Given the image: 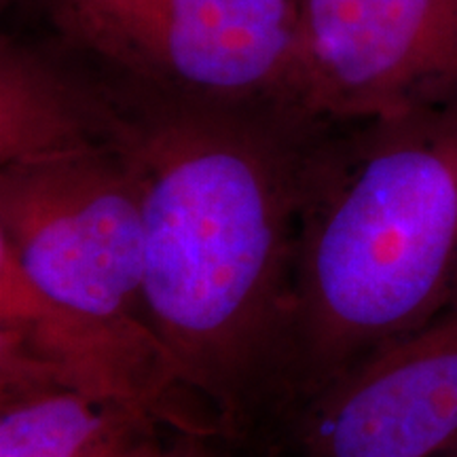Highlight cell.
<instances>
[{
  "label": "cell",
  "instance_id": "6da1fadb",
  "mask_svg": "<svg viewBox=\"0 0 457 457\" xmlns=\"http://www.w3.org/2000/svg\"><path fill=\"white\" fill-rule=\"evenodd\" d=\"M83 62L100 138L136 182L145 320L182 409L245 441L288 327L303 179L324 119L170 94Z\"/></svg>",
  "mask_w": 457,
  "mask_h": 457
},
{
  "label": "cell",
  "instance_id": "7a4b0ae2",
  "mask_svg": "<svg viewBox=\"0 0 457 457\" xmlns=\"http://www.w3.org/2000/svg\"><path fill=\"white\" fill-rule=\"evenodd\" d=\"M457 299V106L324 121L310 148L293 295L259 428Z\"/></svg>",
  "mask_w": 457,
  "mask_h": 457
},
{
  "label": "cell",
  "instance_id": "3957f363",
  "mask_svg": "<svg viewBox=\"0 0 457 457\" xmlns=\"http://www.w3.org/2000/svg\"><path fill=\"white\" fill-rule=\"evenodd\" d=\"M20 3L51 43L102 71L191 98L303 111L296 0Z\"/></svg>",
  "mask_w": 457,
  "mask_h": 457
},
{
  "label": "cell",
  "instance_id": "277c9868",
  "mask_svg": "<svg viewBox=\"0 0 457 457\" xmlns=\"http://www.w3.org/2000/svg\"><path fill=\"white\" fill-rule=\"evenodd\" d=\"M254 457H441L457 447V299L244 443Z\"/></svg>",
  "mask_w": 457,
  "mask_h": 457
},
{
  "label": "cell",
  "instance_id": "5b68a950",
  "mask_svg": "<svg viewBox=\"0 0 457 457\" xmlns=\"http://www.w3.org/2000/svg\"><path fill=\"white\" fill-rule=\"evenodd\" d=\"M299 34L312 117L457 106V0H299Z\"/></svg>",
  "mask_w": 457,
  "mask_h": 457
},
{
  "label": "cell",
  "instance_id": "8992f818",
  "mask_svg": "<svg viewBox=\"0 0 457 457\" xmlns=\"http://www.w3.org/2000/svg\"><path fill=\"white\" fill-rule=\"evenodd\" d=\"M165 421L176 420L117 392L3 358L0 457H131Z\"/></svg>",
  "mask_w": 457,
  "mask_h": 457
},
{
  "label": "cell",
  "instance_id": "52a82bcc",
  "mask_svg": "<svg viewBox=\"0 0 457 457\" xmlns=\"http://www.w3.org/2000/svg\"><path fill=\"white\" fill-rule=\"evenodd\" d=\"M131 457H253V453L220 428L165 421Z\"/></svg>",
  "mask_w": 457,
  "mask_h": 457
},
{
  "label": "cell",
  "instance_id": "ba28073f",
  "mask_svg": "<svg viewBox=\"0 0 457 457\" xmlns=\"http://www.w3.org/2000/svg\"><path fill=\"white\" fill-rule=\"evenodd\" d=\"M441 457H457V447H455V449H451V451H447V453L441 455Z\"/></svg>",
  "mask_w": 457,
  "mask_h": 457
},
{
  "label": "cell",
  "instance_id": "9c48e42d",
  "mask_svg": "<svg viewBox=\"0 0 457 457\" xmlns=\"http://www.w3.org/2000/svg\"><path fill=\"white\" fill-rule=\"evenodd\" d=\"M296 4H299V0H296Z\"/></svg>",
  "mask_w": 457,
  "mask_h": 457
}]
</instances>
